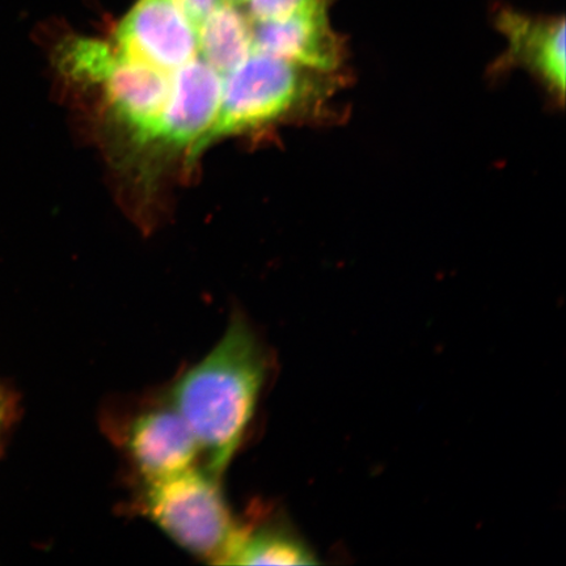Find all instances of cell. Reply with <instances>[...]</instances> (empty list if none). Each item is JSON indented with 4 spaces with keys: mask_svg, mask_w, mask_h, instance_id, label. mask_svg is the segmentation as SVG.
<instances>
[{
    "mask_svg": "<svg viewBox=\"0 0 566 566\" xmlns=\"http://www.w3.org/2000/svg\"><path fill=\"white\" fill-rule=\"evenodd\" d=\"M271 367L252 325L233 316L214 348L169 389L168 399L200 446L202 464L217 475H223L242 446Z\"/></svg>",
    "mask_w": 566,
    "mask_h": 566,
    "instance_id": "obj_1",
    "label": "cell"
},
{
    "mask_svg": "<svg viewBox=\"0 0 566 566\" xmlns=\"http://www.w3.org/2000/svg\"><path fill=\"white\" fill-rule=\"evenodd\" d=\"M334 75L253 49L223 75L221 109L196 153L211 140L271 125L302 106L327 101L337 84Z\"/></svg>",
    "mask_w": 566,
    "mask_h": 566,
    "instance_id": "obj_2",
    "label": "cell"
},
{
    "mask_svg": "<svg viewBox=\"0 0 566 566\" xmlns=\"http://www.w3.org/2000/svg\"><path fill=\"white\" fill-rule=\"evenodd\" d=\"M221 478L200 463L179 475L140 484L136 509L188 554L224 565L239 521Z\"/></svg>",
    "mask_w": 566,
    "mask_h": 566,
    "instance_id": "obj_3",
    "label": "cell"
},
{
    "mask_svg": "<svg viewBox=\"0 0 566 566\" xmlns=\"http://www.w3.org/2000/svg\"><path fill=\"white\" fill-rule=\"evenodd\" d=\"M105 429L140 484L179 475L201 463L200 446L168 396L106 415Z\"/></svg>",
    "mask_w": 566,
    "mask_h": 566,
    "instance_id": "obj_4",
    "label": "cell"
},
{
    "mask_svg": "<svg viewBox=\"0 0 566 566\" xmlns=\"http://www.w3.org/2000/svg\"><path fill=\"white\" fill-rule=\"evenodd\" d=\"M116 44L127 59L174 75L197 59L198 32L174 0H139L118 25Z\"/></svg>",
    "mask_w": 566,
    "mask_h": 566,
    "instance_id": "obj_5",
    "label": "cell"
},
{
    "mask_svg": "<svg viewBox=\"0 0 566 566\" xmlns=\"http://www.w3.org/2000/svg\"><path fill=\"white\" fill-rule=\"evenodd\" d=\"M95 84L103 87L115 115L139 140H157L172 75L127 59L115 46V54Z\"/></svg>",
    "mask_w": 566,
    "mask_h": 566,
    "instance_id": "obj_6",
    "label": "cell"
},
{
    "mask_svg": "<svg viewBox=\"0 0 566 566\" xmlns=\"http://www.w3.org/2000/svg\"><path fill=\"white\" fill-rule=\"evenodd\" d=\"M222 92L223 75L203 60L196 59L177 70L157 139L179 147L192 146L196 153L217 122Z\"/></svg>",
    "mask_w": 566,
    "mask_h": 566,
    "instance_id": "obj_7",
    "label": "cell"
},
{
    "mask_svg": "<svg viewBox=\"0 0 566 566\" xmlns=\"http://www.w3.org/2000/svg\"><path fill=\"white\" fill-rule=\"evenodd\" d=\"M254 51L279 56L323 73L335 74L343 49L331 30L327 11H304L280 20L253 21Z\"/></svg>",
    "mask_w": 566,
    "mask_h": 566,
    "instance_id": "obj_8",
    "label": "cell"
},
{
    "mask_svg": "<svg viewBox=\"0 0 566 566\" xmlns=\"http://www.w3.org/2000/svg\"><path fill=\"white\" fill-rule=\"evenodd\" d=\"M499 27L509 48L501 69L522 66L536 76L551 96L564 104L566 84L565 21L534 19L504 11Z\"/></svg>",
    "mask_w": 566,
    "mask_h": 566,
    "instance_id": "obj_9",
    "label": "cell"
},
{
    "mask_svg": "<svg viewBox=\"0 0 566 566\" xmlns=\"http://www.w3.org/2000/svg\"><path fill=\"white\" fill-rule=\"evenodd\" d=\"M238 522L224 565H313L311 551L292 526L274 516Z\"/></svg>",
    "mask_w": 566,
    "mask_h": 566,
    "instance_id": "obj_10",
    "label": "cell"
},
{
    "mask_svg": "<svg viewBox=\"0 0 566 566\" xmlns=\"http://www.w3.org/2000/svg\"><path fill=\"white\" fill-rule=\"evenodd\" d=\"M197 32L198 53L219 74L230 73L253 51L252 21L224 0H219Z\"/></svg>",
    "mask_w": 566,
    "mask_h": 566,
    "instance_id": "obj_11",
    "label": "cell"
},
{
    "mask_svg": "<svg viewBox=\"0 0 566 566\" xmlns=\"http://www.w3.org/2000/svg\"><path fill=\"white\" fill-rule=\"evenodd\" d=\"M251 21L280 20L304 11L322 9L324 0H247Z\"/></svg>",
    "mask_w": 566,
    "mask_h": 566,
    "instance_id": "obj_12",
    "label": "cell"
},
{
    "mask_svg": "<svg viewBox=\"0 0 566 566\" xmlns=\"http://www.w3.org/2000/svg\"><path fill=\"white\" fill-rule=\"evenodd\" d=\"M19 409L17 394L0 380V458L6 451L12 429L19 420Z\"/></svg>",
    "mask_w": 566,
    "mask_h": 566,
    "instance_id": "obj_13",
    "label": "cell"
},
{
    "mask_svg": "<svg viewBox=\"0 0 566 566\" xmlns=\"http://www.w3.org/2000/svg\"><path fill=\"white\" fill-rule=\"evenodd\" d=\"M179 9L186 13L187 18L192 21L197 28L201 25L219 0H174Z\"/></svg>",
    "mask_w": 566,
    "mask_h": 566,
    "instance_id": "obj_14",
    "label": "cell"
},
{
    "mask_svg": "<svg viewBox=\"0 0 566 566\" xmlns=\"http://www.w3.org/2000/svg\"><path fill=\"white\" fill-rule=\"evenodd\" d=\"M224 2H229V3H232V4H240V3H244L247 2V0H224Z\"/></svg>",
    "mask_w": 566,
    "mask_h": 566,
    "instance_id": "obj_15",
    "label": "cell"
}]
</instances>
